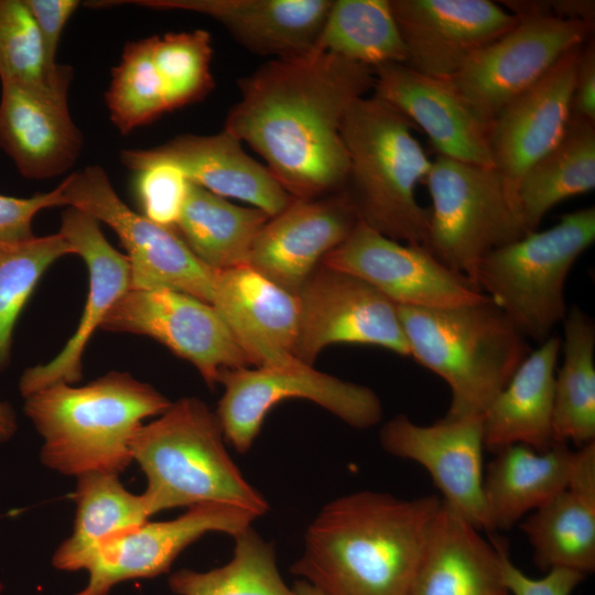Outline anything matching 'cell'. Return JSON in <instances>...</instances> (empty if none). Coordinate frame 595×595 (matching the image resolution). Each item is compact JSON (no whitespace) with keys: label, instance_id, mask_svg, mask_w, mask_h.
<instances>
[{"label":"cell","instance_id":"6da1fadb","mask_svg":"<svg viewBox=\"0 0 595 595\" xmlns=\"http://www.w3.org/2000/svg\"><path fill=\"white\" fill-rule=\"evenodd\" d=\"M374 85V68L331 54L271 58L238 82L224 130L261 155L293 198L326 196L348 173L343 120Z\"/></svg>","mask_w":595,"mask_h":595},{"label":"cell","instance_id":"7a4b0ae2","mask_svg":"<svg viewBox=\"0 0 595 595\" xmlns=\"http://www.w3.org/2000/svg\"><path fill=\"white\" fill-rule=\"evenodd\" d=\"M441 501L372 490L340 496L309 524L290 571L321 595H407Z\"/></svg>","mask_w":595,"mask_h":595},{"label":"cell","instance_id":"3957f363","mask_svg":"<svg viewBox=\"0 0 595 595\" xmlns=\"http://www.w3.org/2000/svg\"><path fill=\"white\" fill-rule=\"evenodd\" d=\"M24 399V413L44 441L42 464L76 478L120 475L133 462L132 442L143 420L171 404L154 387L121 371L82 387L54 383Z\"/></svg>","mask_w":595,"mask_h":595},{"label":"cell","instance_id":"277c9868","mask_svg":"<svg viewBox=\"0 0 595 595\" xmlns=\"http://www.w3.org/2000/svg\"><path fill=\"white\" fill-rule=\"evenodd\" d=\"M414 126L375 96L358 99L347 111L340 136L348 155L342 191L359 221L393 240L424 246L429 208L416 198L432 166Z\"/></svg>","mask_w":595,"mask_h":595},{"label":"cell","instance_id":"5b68a950","mask_svg":"<svg viewBox=\"0 0 595 595\" xmlns=\"http://www.w3.org/2000/svg\"><path fill=\"white\" fill-rule=\"evenodd\" d=\"M215 412L199 399L184 397L143 424L132 442V457L147 478L148 512L201 504L242 507L261 517L267 499L231 459Z\"/></svg>","mask_w":595,"mask_h":595},{"label":"cell","instance_id":"8992f818","mask_svg":"<svg viewBox=\"0 0 595 595\" xmlns=\"http://www.w3.org/2000/svg\"><path fill=\"white\" fill-rule=\"evenodd\" d=\"M397 307L410 357L450 388L448 419L483 418L531 351L489 298L447 309Z\"/></svg>","mask_w":595,"mask_h":595},{"label":"cell","instance_id":"52a82bcc","mask_svg":"<svg viewBox=\"0 0 595 595\" xmlns=\"http://www.w3.org/2000/svg\"><path fill=\"white\" fill-rule=\"evenodd\" d=\"M594 240L593 206L564 214L552 227L488 253L476 285L526 339L541 344L563 322L569 273Z\"/></svg>","mask_w":595,"mask_h":595},{"label":"cell","instance_id":"ba28073f","mask_svg":"<svg viewBox=\"0 0 595 595\" xmlns=\"http://www.w3.org/2000/svg\"><path fill=\"white\" fill-rule=\"evenodd\" d=\"M424 184L431 207L423 247L477 288L482 260L527 235L501 176L494 167L437 154Z\"/></svg>","mask_w":595,"mask_h":595},{"label":"cell","instance_id":"9c48e42d","mask_svg":"<svg viewBox=\"0 0 595 595\" xmlns=\"http://www.w3.org/2000/svg\"><path fill=\"white\" fill-rule=\"evenodd\" d=\"M218 383L224 392L215 413L226 441L239 453L250 450L267 414L286 399L312 401L359 430L375 426L382 418V404L374 390L300 360L226 370Z\"/></svg>","mask_w":595,"mask_h":595},{"label":"cell","instance_id":"30bf717a","mask_svg":"<svg viewBox=\"0 0 595 595\" xmlns=\"http://www.w3.org/2000/svg\"><path fill=\"white\" fill-rule=\"evenodd\" d=\"M58 188L64 206L90 215L116 232L127 251L131 289H170L212 303L215 271L192 252L174 228L128 207L101 166L74 172Z\"/></svg>","mask_w":595,"mask_h":595},{"label":"cell","instance_id":"8fae6325","mask_svg":"<svg viewBox=\"0 0 595 595\" xmlns=\"http://www.w3.org/2000/svg\"><path fill=\"white\" fill-rule=\"evenodd\" d=\"M594 23L553 15L519 19L447 78L486 121L540 80L569 51L582 46Z\"/></svg>","mask_w":595,"mask_h":595},{"label":"cell","instance_id":"7c38bea8","mask_svg":"<svg viewBox=\"0 0 595 595\" xmlns=\"http://www.w3.org/2000/svg\"><path fill=\"white\" fill-rule=\"evenodd\" d=\"M100 328L153 338L191 363L210 388L224 371L250 367L217 310L184 292L130 289L110 309Z\"/></svg>","mask_w":595,"mask_h":595},{"label":"cell","instance_id":"4fadbf2b","mask_svg":"<svg viewBox=\"0 0 595 595\" xmlns=\"http://www.w3.org/2000/svg\"><path fill=\"white\" fill-rule=\"evenodd\" d=\"M296 296L300 361L313 366L333 344L372 345L410 357L397 305L363 279L321 263Z\"/></svg>","mask_w":595,"mask_h":595},{"label":"cell","instance_id":"5bb4252c","mask_svg":"<svg viewBox=\"0 0 595 595\" xmlns=\"http://www.w3.org/2000/svg\"><path fill=\"white\" fill-rule=\"evenodd\" d=\"M321 263L363 279L397 306L447 309L488 299L423 246L393 240L361 221Z\"/></svg>","mask_w":595,"mask_h":595},{"label":"cell","instance_id":"9a60e30c","mask_svg":"<svg viewBox=\"0 0 595 595\" xmlns=\"http://www.w3.org/2000/svg\"><path fill=\"white\" fill-rule=\"evenodd\" d=\"M257 518L239 506L208 502L188 507L170 520L147 521L109 538L95 550L84 569L87 583L75 595H109L120 583L167 573L176 558L206 533L234 538Z\"/></svg>","mask_w":595,"mask_h":595},{"label":"cell","instance_id":"2e32d148","mask_svg":"<svg viewBox=\"0 0 595 595\" xmlns=\"http://www.w3.org/2000/svg\"><path fill=\"white\" fill-rule=\"evenodd\" d=\"M483 418H442L421 425L399 414L380 429L382 448L418 463L442 493V501L477 530L494 532L486 508Z\"/></svg>","mask_w":595,"mask_h":595},{"label":"cell","instance_id":"e0dca14e","mask_svg":"<svg viewBox=\"0 0 595 595\" xmlns=\"http://www.w3.org/2000/svg\"><path fill=\"white\" fill-rule=\"evenodd\" d=\"M407 48V66L447 79L519 19L489 0H389Z\"/></svg>","mask_w":595,"mask_h":595},{"label":"cell","instance_id":"ac0fdd59","mask_svg":"<svg viewBox=\"0 0 595 595\" xmlns=\"http://www.w3.org/2000/svg\"><path fill=\"white\" fill-rule=\"evenodd\" d=\"M581 47L564 54L540 80L507 104L491 121L493 165L517 210V192L522 176L558 144L567 129Z\"/></svg>","mask_w":595,"mask_h":595},{"label":"cell","instance_id":"d6986e66","mask_svg":"<svg viewBox=\"0 0 595 595\" xmlns=\"http://www.w3.org/2000/svg\"><path fill=\"white\" fill-rule=\"evenodd\" d=\"M358 221L344 191L317 198H293L261 228L247 266L298 295L323 258L349 236Z\"/></svg>","mask_w":595,"mask_h":595},{"label":"cell","instance_id":"ffe728a7","mask_svg":"<svg viewBox=\"0 0 595 595\" xmlns=\"http://www.w3.org/2000/svg\"><path fill=\"white\" fill-rule=\"evenodd\" d=\"M99 224L74 207L62 213L60 232L88 268V295L78 325L62 350L46 364L23 371L19 381L23 398L54 383L73 385L80 380L83 356L90 337L115 303L131 289L129 260L108 242Z\"/></svg>","mask_w":595,"mask_h":595},{"label":"cell","instance_id":"44dd1931","mask_svg":"<svg viewBox=\"0 0 595 595\" xmlns=\"http://www.w3.org/2000/svg\"><path fill=\"white\" fill-rule=\"evenodd\" d=\"M120 160L136 173L154 164L175 166L188 182L224 198L246 202L270 217L293 199L268 167L224 129L209 136H180L151 149L123 150Z\"/></svg>","mask_w":595,"mask_h":595},{"label":"cell","instance_id":"7402d4cb","mask_svg":"<svg viewBox=\"0 0 595 595\" xmlns=\"http://www.w3.org/2000/svg\"><path fill=\"white\" fill-rule=\"evenodd\" d=\"M372 96L421 128L437 154L494 167L490 122L486 121L448 79L423 75L404 64L374 68Z\"/></svg>","mask_w":595,"mask_h":595},{"label":"cell","instance_id":"603a6c76","mask_svg":"<svg viewBox=\"0 0 595 595\" xmlns=\"http://www.w3.org/2000/svg\"><path fill=\"white\" fill-rule=\"evenodd\" d=\"M82 147L68 90L1 80L0 149L22 176L60 175L74 165Z\"/></svg>","mask_w":595,"mask_h":595},{"label":"cell","instance_id":"cb8c5ba5","mask_svg":"<svg viewBox=\"0 0 595 595\" xmlns=\"http://www.w3.org/2000/svg\"><path fill=\"white\" fill-rule=\"evenodd\" d=\"M220 314L250 366L296 360L300 323L296 295L249 266L215 271L210 303Z\"/></svg>","mask_w":595,"mask_h":595},{"label":"cell","instance_id":"d4e9b609","mask_svg":"<svg viewBox=\"0 0 595 595\" xmlns=\"http://www.w3.org/2000/svg\"><path fill=\"white\" fill-rule=\"evenodd\" d=\"M123 3L206 15L252 53L283 58L313 48L333 0H126L91 6Z\"/></svg>","mask_w":595,"mask_h":595},{"label":"cell","instance_id":"484cf974","mask_svg":"<svg viewBox=\"0 0 595 595\" xmlns=\"http://www.w3.org/2000/svg\"><path fill=\"white\" fill-rule=\"evenodd\" d=\"M504 544L501 539L486 541L441 501L407 595H510L502 574Z\"/></svg>","mask_w":595,"mask_h":595},{"label":"cell","instance_id":"4316f807","mask_svg":"<svg viewBox=\"0 0 595 595\" xmlns=\"http://www.w3.org/2000/svg\"><path fill=\"white\" fill-rule=\"evenodd\" d=\"M561 338L551 335L530 351L483 414L485 450L513 444L544 452L553 444L554 383Z\"/></svg>","mask_w":595,"mask_h":595},{"label":"cell","instance_id":"83f0119b","mask_svg":"<svg viewBox=\"0 0 595 595\" xmlns=\"http://www.w3.org/2000/svg\"><path fill=\"white\" fill-rule=\"evenodd\" d=\"M574 452L555 442L544 452L513 444L484 468L483 491L493 530H509L566 489Z\"/></svg>","mask_w":595,"mask_h":595},{"label":"cell","instance_id":"f1b7e54d","mask_svg":"<svg viewBox=\"0 0 595 595\" xmlns=\"http://www.w3.org/2000/svg\"><path fill=\"white\" fill-rule=\"evenodd\" d=\"M74 500L76 512L73 532L52 558L53 566L60 571H84L102 542L141 526L151 517L143 495L129 491L117 474L88 473L78 476Z\"/></svg>","mask_w":595,"mask_h":595},{"label":"cell","instance_id":"f546056e","mask_svg":"<svg viewBox=\"0 0 595 595\" xmlns=\"http://www.w3.org/2000/svg\"><path fill=\"white\" fill-rule=\"evenodd\" d=\"M269 219L259 208L235 205L188 182L174 229L205 266L218 271L247 264L252 244Z\"/></svg>","mask_w":595,"mask_h":595},{"label":"cell","instance_id":"4dcf8cb0","mask_svg":"<svg viewBox=\"0 0 595 595\" xmlns=\"http://www.w3.org/2000/svg\"><path fill=\"white\" fill-rule=\"evenodd\" d=\"M595 187V123L571 117L558 144L522 176L517 192L526 234L559 203Z\"/></svg>","mask_w":595,"mask_h":595},{"label":"cell","instance_id":"1f68e13d","mask_svg":"<svg viewBox=\"0 0 595 595\" xmlns=\"http://www.w3.org/2000/svg\"><path fill=\"white\" fill-rule=\"evenodd\" d=\"M563 363L555 374L554 443L595 442V324L574 305L563 320Z\"/></svg>","mask_w":595,"mask_h":595},{"label":"cell","instance_id":"d6a6232c","mask_svg":"<svg viewBox=\"0 0 595 595\" xmlns=\"http://www.w3.org/2000/svg\"><path fill=\"white\" fill-rule=\"evenodd\" d=\"M542 571L566 569L587 575L595 570V499L569 488L519 523Z\"/></svg>","mask_w":595,"mask_h":595},{"label":"cell","instance_id":"836d02e7","mask_svg":"<svg viewBox=\"0 0 595 595\" xmlns=\"http://www.w3.org/2000/svg\"><path fill=\"white\" fill-rule=\"evenodd\" d=\"M311 51L371 68L408 62L389 0H333Z\"/></svg>","mask_w":595,"mask_h":595},{"label":"cell","instance_id":"e575fe53","mask_svg":"<svg viewBox=\"0 0 595 595\" xmlns=\"http://www.w3.org/2000/svg\"><path fill=\"white\" fill-rule=\"evenodd\" d=\"M229 562L208 571L181 569L167 584L175 595H298L284 582L274 548L249 527L234 537Z\"/></svg>","mask_w":595,"mask_h":595},{"label":"cell","instance_id":"d590c367","mask_svg":"<svg viewBox=\"0 0 595 595\" xmlns=\"http://www.w3.org/2000/svg\"><path fill=\"white\" fill-rule=\"evenodd\" d=\"M74 253L58 231L21 241H0V372L11 361L14 327L45 271Z\"/></svg>","mask_w":595,"mask_h":595},{"label":"cell","instance_id":"8d00e7d4","mask_svg":"<svg viewBox=\"0 0 595 595\" xmlns=\"http://www.w3.org/2000/svg\"><path fill=\"white\" fill-rule=\"evenodd\" d=\"M110 120L127 134L169 112L164 87L152 58V36L126 44L105 95Z\"/></svg>","mask_w":595,"mask_h":595},{"label":"cell","instance_id":"74e56055","mask_svg":"<svg viewBox=\"0 0 595 595\" xmlns=\"http://www.w3.org/2000/svg\"><path fill=\"white\" fill-rule=\"evenodd\" d=\"M73 68L46 57L24 0H0V80L68 90Z\"/></svg>","mask_w":595,"mask_h":595},{"label":"cell","instance_id":"f35d334b","mask_svg":"<svg viewBox=\"0 0 595 595\" xmlns=\"http://www.w3.org/2000/svg\"><path fill=\"white\" fill-rule=\"evenodd\" d=\"M212 37L205 30L152 36V58L170 111L201 101L212 91Z\"/></svg>","mask_w":595,"mask_h":595},{"label":"cell","instance_id":"ab89813d","mask_svg":"<svg viewBox=\"0 0 595 595\" xmlns=\"http://www.w3.org/2000/svg\"><path fill=\"white\" fill-rule=\"evenodd\" d=\"M187 187L184 174L169 164H154L137 172L136 193L142 215L164 227H175Z\"/></svg>","mask_w":595,"mask_h":595},{"label":"cell","instance_id":"60d3db41","mask_svg":"<svg viewBox=\"0 0 595 595\" xmlns=\"http://www.w3.org/2000/svg\"><path fill=\"white\" fill-rule=\"evenodd\" d=\"M56 206H64L58 186L26 198L0 194V241L13 242L34 237L32 223L36 214Z\"/></svg>","mask_w":595,"mask_h":595},{"label":"cell","instance_id":"b9f144b4","mask_svg":"<svg viewBox=\"0 0 595 595\" xmlns=\"http://www.w3.org/2000/svg\"><path fill=\"white\" fill-rule=\"evenodd\" d=\"M502 574L510 595H571L586 576L572 570L552 569L543 577L532 578L512 563L506 542Z\"/></svg>","mask_w":595,"mask_h":595},{"label":"cell","instance_id":"7bdbcfd3","mask_svg":"<svg viewBox=\"0 0 595 595\" xmlns=\"http://www.w3.org/2000/svg\"><path fill=\"white\" fill-rule=\"evenodd\" d=\"M39 29L47 60L56 61L61 35L76 9L77 0H24Z\"/></svg>","mask_w":595,"mask_h":595},{"label":"cell","instance_id":"ee69618b","mask_svg":"<svg viewBox=\"0 0 595 595\" xmlns=\"http://www.w3.org/2000/svg\"><path fill=\"white\" fill-rule=\"evenodd\" d=\"M571 117L595 123V41L593 36L581 47Z\"/></svg>","mask_w":595,"mask_h":595},{"label":"cell","instance_id":"f6af8a7d","mask_svg":"<svg viewBox=\"0 0 595 595\" xmlns=\"http://www.w3.org/2000/svg\"><path fill=\"white\" fill-rule=\"evenodd\" d=\"M551 14L564 20H578L594 23L595 3L585 0L549 1Z\"/></svg>","mask_w":595,"mask_h":595},{"label":"cell","instance_id":"bcb514c9","mask_svg":"<svg viewBox=\"0 0 595 595\" xmlns=\"http://www.w3.org/2000/svg\"><path fill=\"white\" fill-rule=\"evenodd\" d=\"M18 430V421L14 409L10 403L0 400V443L13 437Z\"/></svg>","mask_w":595,"mask_h":595},{"label":"cell","instance_id":"7dc6e473","mask_svg":"<svg viewBox=\"0 0 595 595\" xmlns=\"http://www.w3.org/2000/svg\"><path fill=\"white\" fill-rule=\"evenodd\" d=\"M293 589L298 595H321L315 588L301 580L294 583Z\"/></svg>","mask_w":595,"mask_h":595}]
</instances>
